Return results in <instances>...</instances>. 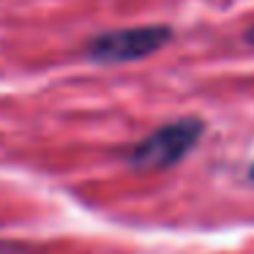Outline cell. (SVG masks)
Returning <instances> with one entry per match:
<instances>
[{
    "instance_id": "4",
    "label": "cell",
    "mask_w": 254,
    "mask_h": 254,
    "mask_svg": "<svg viewBox=\"0 0 254 254\" xmlns=\"http://www.w3.org/2000/svg\"><path fill=\"white\" fill-rule=\"evenodd\" d=\"M249 181L254 183V164H252V170H249Z\"/></svg>"
},
{
    "instance_id": "2",
    "label": "cell",
    "mask_w": 254,
    "mask_h": 254,
    "mask_svg": "<svg viewBox=\"0 0 254 254\" xmlns=\"http://www.w3.org/2000/svg\"><path fill=\"white\" fill-rule=\"evenodd\" d=\"M175 30L170 25H137V28H118L107 33L90 36L85 41V58L99 66L134 63L161 52L172 41Z\"/></svg>"
},
{
    "instance_id": "1",
    "label": "cell",
    "mask_w": 254,
    "mask_h": 254,
    "mask_svg": "<svg viewBox=\"0 0 254 254\" xmlns=\"http://www.w3.org/2000/svg\"><path fill=\"white\" fill-rule=\"evenodd\" d=\"M205 123L199 118H178L172 123L153 128L145 139L131 145L126 153V161L137 172H159V170H172L181 164L202 139Z\"/></svg>"
},
{
    "instance_id": "3",
    "label": "cell",
    "mask_w": 254,
    "mask_h": 254,
    "mask_svg": "<svg viewBox=\"0 0 254 254\" xmlns=\"http://www.w3.org/2000/svg\"><path fill=\"white\" fill-rule=\"evenodd\" d=\"M243 39H246V44H252V47H254V22L249 25V30L243 33Z\"/></svg>"
}]
</instances>
